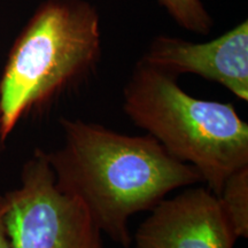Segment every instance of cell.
<instances>
[{
	"instance_id": "cell-1",
	"label": "cell",
	"mask_w": 248,
	"mask_h": 248,
	"mask_svg": "<svg viewBox=\"0 0 248 248\" xmlns=\"http://www.w3.org/2000/svg\"><path fill=\"white\" fill-rule=\"evenodd\" d=\"M63 144L46 153L60 190L79 201L101 233L130 248V217L152 210L172 191L202 182L150 135L61 119Z\"/></svg>"
},
{
	"instance_id": "cell-2",
	"label": "cell",
	"mask_w": 248,
	"mask_h": 248,
	"mask_svg": "<svg viewBox=\"0 0 248 248\" xmlns=\"http://www.w3.org/2000/svg\"><path fill=\"white\" fill-rule=\"evenodd\" d=\"M123 109L218 195L226 178L248 166V124L232 104L192 97L177 77L139 60L123 90Z\"/></svg>"
},
{
	"instance_id": "cell-3",
	"label": "cell",
	"mask_w": 248,
	"mask_h": 248,
	"mask_svg": "<svg viewBox=\"0 0 248 248\" xmlns=\"http://www.w3.org/2000/svg\"><path fill=\"white\" fill-rule=\"evenodd\" d=\"M100 57V16L91 2H43L14 42L0 78V141L23 116L83 82Z\"/></svg>"
},
{
	"instance_id": "cell-4",
	"label": "cell",
	"mask_w": 248,
	"mask_h": 248,
	"mask_svg": "<svg viewBox=\"0 0 248 248\" xmlns=\"http://www.w3.org/2000/svg\"><path fill=\"white\" fill-rule=\"evenodd\" d=\"M5 195L12 248H105L101 231L84 207L55 184L43 150L24 163L20 186Z\"/></svg>"
},
{
	"instance_id": "cell-5",
	"label": "cell",
	"mask_w": 248,
	"mask_h": 248,
	"mask_svg": "<svg viewBox=\"0 0 248 248\" xmlns=\"http://www.w3.org/2000/svg\"><path fill=\"white\" fill-rule=\"evenodd\" d=\"M151 212L133 237L137 248H233L238 239L208 187L188 186Z\"/></svg>"
},
{
	"instance_id": "cell-6",
	"label": "cell",
	"mask_w": 248,
	"mask_h": 248,
	"mask_svg": "<svg viewBox=\"0 0 248 248\" xmlns=\"http://www.w3.org/2000/svg\"><path fill=\"white\" fill-rule=\"evenodd\" d=\"M177 77L193 74L218 83L248 101V21L206 43L157 36L140 59Z\"/></svg>"
},
{
	"instance_id": "cell-7",
	"label": "cell",
	"mask_w": 248,
	"mask_h": 248,
	"mask_svg": "<svg viewBox=\"0 0 248 248\" xmlns=\"http://www.w3.org/2000/svg\"><path fill=\"white\" fill-rule=\"evenodd\" d=\"M216 197L238 239L247 238L248 166H245L232 172L226 178L221 192Z\"/></svg>"
},
{
	"instance_id": "cell-8",
	"label": "cell",
	"mask_w": 248,
	"mask_h": 248,
	"mask_svg": "<svg viewBox=\"0 0 248 248\" xmlns=\"http://www.w3.org/2000/svg\"><path fill=\"white\" fill-rule=\"evenodd\" d=\"M171 18L186 31L208 35L213 29V17L201 0H157Z\"/></svg>"
},
{
	"instance_id": "cell-9",
	"label": "cell",
	"mask_w": 248,
	"mask_h": 248,
	"mask_svg": "<svg viewBox=\"0 0 248 248\" xmlns=\"http://www.w3.org/2000/svg\"><path fill=\"white\" fill-rule=\"evenodd\" d=\"M7 198L6 195H0V248H12L6 228V212H7Z\"/></svg>"
}]
</instances>
